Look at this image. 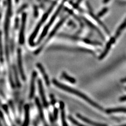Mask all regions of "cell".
Instances as JSON below:
<instances>
[{
  "instance_id": "obj_1",
  "label": "cell",
  "mask_w": 126,
  "mask_h": 126,
  "mask_svg": "<svg viewBox=\"0 0 126 126\" xmlns=\"http://www.w3.org/2000/svg\"><path fill=\"white\" fill-rule=\"evenodd\" d=\"M53 82L54 84V85L57 87H58L59 88H60L63 90H65V91L69 93L74 94H75V95H76V96H78L79 97L82 98V99H84L86 101L88 102L89 104L94 106V107H95L100 110H103V108L101 107V106H99L98 104H96V102L93 101V100H92V99H90L88 97L85 95L84 94L82 93L81 92H80L79 91H78V90H77L74 89L73 88H71L69 86H66L64 84H63L61 83V82L57 81L56 79H53Z\"/></svg>"
},
{
  "instance_id": "obj_2",
  "label": "cell",
  "mask_w": 126,
  "mask_h": 126,
  "mask_svg": "<svg viewBox=\"0 0 126 126\" xmlns=\"http://www.w3.org/2000/svg\"><path fill=\"white\" fill-rule=\"evenodd\" d=\"M65 1H66V0H64V1H63L62 2V4H61L60 6L59 7L58 10L56 11V13H55V14L53 16V17H52V19H51L49 23L48 24V25H47L45 27L44 30H43V32H42V34H41L40 37H39V39H38V43L40 42L42 40V39L43 38H44V37L46 35V33H47V31H48V29H49V27L51 25H52V24L53 22H54V19H55V18H56V17H57V15H58V13L60 12V11H61V9H62V6H63V4H64V3L65 2Z\"/></svg>"
},
{
  "instance_id": "obj_3",
  "label": "cell",
  "mask_w": 126,
  "mask_h": 126,
  "mask_svg": "<svg viewBox=\"0 0 126 126\" xmlns=\"http://www.w3.org/2000/svg\"><path fill=\"white\" fill-rule=\"evenodd\" d=\"M38 89H39V94H40V96L41 97V99L43 102V104L44 105L45 107H47L48 106V102H47V99L45 97V93H44V88H43V84L42 82L41 81V79L38 80Z\"/></svg>"
},
{
  "instance_id": "obj_4",
  "label": "cell",
  "mask_w": 126,
  "mask_h": 126,
  "mask_svg": "<svg viewBox=\"0 0 126 126\" xmlns=\"http://www.w3.org/2000/svg\"><path fill=\"white\" fill-rule=\"evenodd\" d=\"M17 63L18 66V69L19 70V73L21 75V77L24 81L26 80V77L25 75L24 69L23 68V64H22V54L21 50L20 49H18L17 50Z\"/></svg>"
},
{
  "instance_id": "obj_5",
  "label": "cell",
  "mask_w": 126,
  "mask_h": 126,
  "mask_svg": "<svg viewBox=\"0 0 126 126\" xmlns=\"http://www.w3.org/2000/svg\"><path fill=\"white\" fill-rule=\"evenodd\" d=\"M37 76V73L35 71H34L32 76L31 81V86H30V98H33L35 94V80Z\"/></svg>"
},
{
  "instance_id": "obj_6",
  "label": "cell",
  "mask_w": 126,
  "mask_h": 126,
  "mask_svg": "<svg viewBox=\"0 0 126 126\" xmlns=\"http://www.w3.org/2000/svg\"><path fill=\"white\" fill-rule=\"evenodd\" d=\"M116 38L115 37H112L110 38L109 41L107 43V45H106V48H105L104 51L103 52V53L101 54V55H100L99 58L100 60H102V59H103L106 56V55L108 54L109 50H110V48H111V46L112 44H113V43H115V42L116 41Z\"/></svg>"
},
{
  "instance_id": "obj_7",
  "label": "cell",
  "mask_w": 126,
  "mask_h": 126,
  "mask_svg": "<svg viewBox=\"0 0 126 126\" xmlns=\"http://www.w3.org/2000/svg\"><path fill=\"white\" fill-rule=\"evenodd\" d=\"M35 103H36V105L37 106V107L38 109V111L39 112V116H40L42 120L43 121V123L44 124L45 126H47V125L46 124V122L45 120V118H44V113H43V109H42V107L40 104V102L39 101V99H38L37 98H36L35 99Z\"/></svg>"
},
{
  "instance_id": "obj_8",
  "label": "cell",
  "mask_w": 126,
  "mask_h": 126,
  "mask_svg": "<svg viewBox=\"0 0 126 126\" xmlns=\"http://www.w3.org/2000/svg\"><path fill=\"white\" fill-rule=\"evenodd\" d=\"M77 116L78 118H79V119H80L81 120H82L83 121L85 122V123H87V124H88L90 125H92L93 126H107L106 125H105V124H103L97 123H95V122L90 120L87 119V118L82 116L81 115H80L79 113H77Z\"/></svg>"
},
{
  "instance_id": "obj_9",
  "label": "cell",
  "mask_w": 126,
  "mask_h": 126,
  "mask_svg": "<svg viewBox=\"0 0 126 126\" xmlns=\"http://www.w3.org/2000/svg\"><path fill=\"white\" fill-rule=\"evenodd\" d=\"M37 67H38V68L40 70V72L41 73V74H42V75L43 76V78H44L45 83L47 85V86H49V78L48 77V75L46 74L45 70L43 67V66H42V65H41L40 63H37Z\"/></svg>"
},
{
  "instance_id": "obj_10",
  "label": "cell",
  "mask_w": 126,
  "mask_h": 126,
  "mask_svg": "<svg viewBox=\"0 0 126 126\" xmlns=\"http://www.w3.org/2000/svg\"><path fill=\"white\" fill-rule=\"evenodd\" d=\"M60 109L61 112V119L63 126H68L65 118V105L64 103L62 101L60 102Z\"/></svg>"
},
{
  "instance_id": "obj_11",
  "label": "cell",
  "mask_w": 126,
  "mask_h": 126,
  "mask_svg": "<svg viewBox=\"0 0 126 126\" xmlns=\"http://www.w3.org/2000/svg\"><path fill=\"white\" fill-rule=\"evenodd\" d=\"M25 109V118L24 123L22 126H29L30 123V106L29 105H26L24 107Z\"/></svg>"
},
{
  "instance_id": "obj_12",
  "label": "cell",
  "mask_w": 126,
  "mask_h": 126,
  "mask_svg": "<svg viewBox=\"0 0 126 126\" xmlns=\"http://www.w3.org/2000/svg\"><path fill=\"white\" fill-rule=\"evenodd\" d=\"M25 17H23V21L22 22V25L21 26V32L20 34H19V43L20 44H23L24 42V30H25Z\"/></svg>"
},
{
  "instance_id": "obj_13",
  "label": "cell",
  "mask_w": 126,
  "mask_h": 126,
  "mask_svg": "<svg viewBox=\"0 0 126 126\" xmlns=\"http://www.w3.org/2000/svg\"><path fill=\"white\" fill-rule=\"evenodd\" d=\"M126 27V18L125 19V21L123 22V23L121 24L118 27V30L116 31V33L115 34V37L116 38H118L120 36L121 33L123 32V31Z\"/></svg>"
},
{
  "instance_id": "obj_14",
  "label": "cell",
  "mask_w": 126,
  "mask_h": 126,
  "mask_svg": "<svg viewBox=\"0 0 126 126\" xmlns=\"http://www.w3.org/2000/svg\"><path fill=\"white\" fill-rule=\"evenodd\" d=\"M106 112L108 113H111L113 112H125L126 113V108H116L108 109L106 110Z\"/></svg>"
},
{
  "instance_id": "obj_15",
  "label": "cell",
  "mask_w": 126,
  "mask_h": 126,
  "mask_svg": "<svg viewBox=\"0 0 126 126\" xmlns=\"http://www.w3.org/2000/svg\"><path fill=\"white\" fill-rule=\"evenodd\" d=\"M62 77L64 78L65 79H66V80H67L68 81L71 82V83H73L74 84L76 82V80L75 79H74V78L72 77H70L69 76H68L67 74L66 73L64 72L62 74Z\"/></svg>"
},
{
  "instance_id": "obj_16",
  "label": "cell",
  "mask_w": 126,
  "mask_h": 126,
  "mask_svg": "<svg viewBox=\"0 0 126 126\" xmlns=\"http://www.w3.org/2000/svg\"><path fill=\"white\" fill-rule=\"evenodd\" d=\"M68 119H69V120L71 122H72V123L74 125H75L76 126H85V125H82V124H80V123H79V122H78V121H77L76 119H75L73 117H72L69 116V117H68Z\"/></svg>"
},
{
  "instance_id": "obj_17",
  "label": "cell",
  "mask_w": 126,
  "mask_h": 126,
  "mask_svg": "<svg viewBox=\"0 0 126 126\" xmlns=\"http://www.w3.org/2000/svg\"><path fill=\"white\" fill-rule=\"evenodd\" d=\"M1 34L0 33V61L1 62H3V49H2V44L1 41Z\"/></svg>"
},
{
  "instance_id": "obj_18",
  "label": "cell",
  "mask_w": 126,
  "mask_h": 126,
  "mask_svg": "<svg viewBox=\"0 0 126 126\" xmlns=\"http://www.w3.org/2000/svg\"><path fill=\"white\" fill-rule=\"evenodd\" d=\"M107 11H108V9H107V7L104 8V9H102L99 13H98V17H100L102 16H103L104 15H105L106 13L107 12Z\"/></svg>"
},
{
  "instance_id": "obj_19",
  "label": "cell",
  "mask_w": 126,
  "mask_h": 126,
  "mask_svg": "<svg viewBox=\"0 0 126 126\" xmlns=\"http://www.w3.org/2000/svg\"><path fill=\"white\" fill-rule=\"evenodd\" d=\"M14 74H15V79H16V84L18 87L20 86V83H19V79L18 78V76H17V73L16 72V68L15 67H14Z\"/></svg>"
},
{
  "instance_id": "obj_20",
  "label": "cell",
  "mask_w": 126,
  "mask_h": 126,
  "mask_svg": "<svg viewBox=\"0 0 126 126\" xmlns=\"http://www.w3.org/2000/svg\"><path fill=\"white\" fill-rule=\"evenodd\" d=\"M58 110L57 108H54V119L55 120L57 119V116H58Z\"/></svg>"
},
{
  "instance_id": "obj_21",
  "label": "cell",
  "mask_w": 126,
  "mask_h": 126,
  "mask_svg": "<svg viewBox=\"0 0 126 126\" xmlns=\"http://www.w3.org/2000/svg\"><path fill=\"white\" fill-rule=\"evenodd\" d=\"M0 117L1 118V119H2V120L5 126H7V125L6 124V121H5V120L4 119V116L3 115V114H2V112L1 111H0Z\"/></svg>"
},
{
  "instance_id": "obj_22",
  "label": "cell",
  "mask_w": 126,
  "mask_h": 126,
  "mask_svg": "<svg viewBox=\"0 0 126 126\" xmlns=\"http://www.w3.org/2000/svg\"><path fill=\"white\" fill-rule=\"evenodd\" d=\"M50 99H51V102H52V105H54L56 103V100H55V98H54V96L52 94H51L50 95Z\"/></svg>"
},
{
  "instance_id": "obj_23",
  "label": "cell",
  "mask_w": 126,
  "mask_h": 126,
  "mask_svg": "<svg viewBox=\"0 0 126 126\" xmlns=\"http://www.w3.org/2000/svg\"><path fill=\"white\" fill-rule=\"evenodd\" d=\"M120 101H126V96H124V97H122L120 98Z\"/></svg>"
},
{
  "instance_id": "obj_24",
  "label": "cell",
  "mask_w": 126,
  "mask_h": 126,
  "mask_svg": "<svg viewBox=\"0 0 126 126\" xmlns=\"http://www.w3.org/2000/svg\"><path fill=\"white\" fill-rule=\"evenodd\" d=\"M82 1V0H78L77 2L76 3V5L77 6L79 4V3H80Z\"/></svg>"
},
{
  "instance_id": "obj_25",
  "label": "cell",
  "mask_w": 126,
  "mask_h": 126,
  "mask_svg": "<svg viewBox=\"0 0 126 126\" xmlns=\"http://www.w3.org/2000/svg\"><path fill=\"white\" fill-rule=\"evenodd\" d=\"M109 1H110V0H104V2L105 3H106L108 2Z\"/></svg>"
},
{
  "instance_id": "obj_26",
  "label": "cell",
  "mask_w": 126,
  "mask_h": 126,
  "mask_svg": "<svg viewBox=\"0 0 126 126\" xmlns=\"http://www.w3.org/2000/svg\"><path fill=\"white\" fill-rule=\"evenodd\" d=\"M121 81L122 82H126V78H125V79H123L121 80Z\"/></svg>"
},
{
  "instance_id": "obj_27",
  "label": "cell",
  "mask_w": 126,
  "mask_h": 126,
  "mask_svg": "<svg viewBox=\"0 0 126 126\" xmlns=\"http://www.w3.org/2000/svg\"><path fill=\"white\" fill-rule=\"evenodd\" d=\"M126 126V125H123V126Z\"/></svg>"
}]
</instances>
